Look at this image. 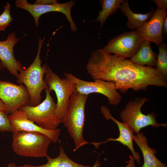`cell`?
<instances>
[{
	"label": "cell",
	"mask_w": 167,
	"mask_h": 167,
	"mask_svg": "<svg viewBox=\"0 0 167 167\" xmlns=\"http://www.w3.org/2000/svg\"><path fill=\"white\" fill-rule=\"evenodd\" d=\"M87 71L94 80L113 82L123 93L130 89L146 91L150 85L167 87V76L156 68L134 64L129 60L105 52L92 51L86 65Z\"/></svg>",
	"instance_id": "1"
},
{
	"label": "cell",
	"mask_w": 167,
	"mask_h": 167,
	"mask_svg": "<svg viewBox=\"0 0 167 167\" xmlns=\"http://www.w3.org/2000/svg\"><path fill=\"white\" fill-rule=\"evenodd\" d=\"M88 95L76 90L71 95L62 120L74 142V151L89 143L84 138L83 133L85 119V107Z\"/></svg>",
	"instance_id": "2"
},
{
	"label": "cell",
	"mask_w": 167,
	"mask_h": 167,
	"mask_svg": "<svg viewBox=\"0 0 167 167\" xmlns=\"http://www.w3.org/2000/svg\"><path fill=\"white\" fill-rule=\"evenodd\" d=\"M45 39V37L39 38L37 53L34 60L27 69H22L19 72L17 78V83L24 84L28 91L30 96V105L32 106H36L40 103L41 92L48 88L44 79L45 64L41 66L40 59V52Z\"/></svg>",
	"instance_id": "3"
},
{
	"label": "cell",
	"mask_w": 167,
	"mask_h": 167,
	"mask_svg": "<svg viewBox=\"0 0 167 167\" xmlns=\"http://www.w3.org/2000/svg\"><path fill=\"white\" fill-rule=\"evenodd\" d=\"M12 148L17 154L25 157H46L48 147L52 142L45 135L35 132H12Z\"/></svg>",
	"instance_id": "4"
},
{
	"label": "cell",
	"mask_w": 167,
	"mask_h": 167,
	"mask_svg": "<svg viewBox=\"0 0 167 167\" xmlns=\"http://www.w3.org/2000/svg\"><path fill=\"white\" fill-rule=\"evenodd\" d=\"M148 100L145 97H138L132 100L126 104L125 109L120 113L122 122L128 125L136 134L142 128L148 126L154 127L167 126L166 123H157L156 113L152 112L145 115L141 112V107Z\"/></svg>",
	"instance_id": "5"
},
{
	"label": "cell",
	"mask_w": 167,
	"mask_h": 167,
	"mask_svg": "<svg viewBox=\"0 0 167 167\" xmlns=\"http://www.w3.org/2000/svg\"><path fill=\"white\" fill-rule=\"evenodd\" d=\"M46 96L44 101L36 106L27 105L19 109L24 111L28 118L39 126L48 130L57 128L62 122L55 111L56 104L48 88L45 89Z\"/></svg>",
	"instance_id": "6"
},
{
	"label": "cell",
	"mask_w": 167,
	"mask_h": 167,
	"mask_svg": "<svg viewBox=\"0 0 167 167\" xmlns=\"http://www.w3.org/2000/svg\"><path fill=\"white\" fill-rule=\"evenodd\" d=\"M45 64L44 81L48 86L49 91L51 92L53 90L55 92L57 103L55 113L62 122L70 97L76 91L75 86L69 79L66 77L61 79L47 64Z\"/></svg>",
	"instance_id": "7"
},
{
	"label": "cell",
	"mask_w": 167,
	"mask_h": 167,
	"mask_svg": "<svg viewBox=\"0 0 167 167\" xmlns=\"http://www.w3.org/2000/svg\"><path fill=\"white\" fill-rule=\"evenodd\" d=\"M65 77L71 80L75 84L76 90L83 94L88 95L92 93H98L105 96L109 103L116 106L120 103L122 96L117 91L113 82L95 79L93 82L80 79L71 74L64 72Z\"/></svg>",
	"instance_id": "8"
},
{
	"label": "cell",
	"mask_w": 167,
	"mask_h": 167,
	"mask_svg": "<svg viewBox=\"0 0 167 167\" xmlns=\"http://www.w3.org/2000/svg\"><path fill=\"white\" fill-rule=\"evenodd\" d=\"M144 40L137 30L126 32L110 39L102 49L106 53L131 58Z\"/></svg>",
	"instance_id": "9"
},
{
	"label": "cell",
	"mask_w": 167,
	"mask_h": 167,
	"mask_svg": "<svg viewBox=\"0 0 167 167\" xmlns=\"http://www.w3.org/2000/svg\"><path fill=\"white\" fill-rule=\"evenodd\" d=\"M15 3L16 7L26 10L31 14L34 19L36 27L39 26V18L41 15L50 12H58L66 16L70 23L71 31L75 32L77 30V27L71 13V9L75 3L74 0L62 3L58 2L52 4H30L27 0H17Z\"/></svg>",
	"instance_id": "10"
},
{
	"label": "cell",
	"mask_w": 167,
	"mask_h": 167,
	"mask_svg": "<svg viewBox=\"0 0 167 167\" xmlns=\"http://www.w3.org/2000/svg\"><path fill=\"white\" fill-rule=\"evenodd\" d=\"M0 99L7 114H11L23 106L30 105V95L23 84L17 85L0 80Z\"/></svg>",
	"instance_id": "11"
},
{
	"label": "cell",
	"mask_w": 167,
	"mask_h": 167,
	"mask_svg": "<svg viewBox=\"0 0 167 167\" xmlns=\"http://www.w3.org/2000/svg\"><path fill=\"white\" fill-rule=\"evenodd\" d=\"M12 128V132L18 131L35 132L42 133L49 137L56 143L59 140L61 129L52 130L43 129L29 120L24 111L18 110L8 116Z\"/></svg>",
	"instance_id": "12"
},
{
	"label": "cell",
	"mask_w": 167,
	"mask_h": 167,
	"mask_svg": "<svg viewBox=\"0 0 167 167\" xmlns=\"http://www.w3.org/2000/svg\"><path fill=\"white\" fill-rule=\"evenodd\" d=\"M101 113L105 119H111L117 125L119 131V135L116 139L109 138L106 140L101 142H92L90 143L93 145L96 148H97L99 145L109 141H116L120 142L123 145L126 146L131 152L133 159L137 164H141V157L139 153L135 151L133 147V141L134 135L132 129L127 124L120 122L115 119L111 114L109 109L105 105H102L101 108Z\"/></svg>",
	"instance_id": "13"
},
{
	"label": "cell",
	"mask_w": 167,
	"mask_h": 167,
	"mask_svg": "<svg viewBox=\"0 0 167 167\" xmlns=\"http://www.w3.org/2000/svg\"><path fill=\"white\" fill-rule=\"evenodd\" d=\"M167 11L156 9L151 18L137 29L144 40L154 43L158 45L163 42L162 31Z\"/></svg>",
	"instance_id": "14"
},
{
	"label": "cell",
	"mask_w": 167,
	"mask_h": 167,
	"mask_svg": "<svg viewBox=\"0 0 167 167\" xmlns=\"http://www.w3.org/2000/svg\"><path fill=\"white\" fill-rule=\"evenodd\" d=\"M19 39L14 32L10 34L6 40L0 41V60L2 66L13 76L18 78L23 69L21 62L17 60L14 54L13 48Z\"/></svg>",
	"instance_id": "15"
},
{
	"label": "cell",
	"mask_w": 167,
	"mask_h": 167,
	"mask_svg": "<svg viewBox=\"0 0 167 167\" xmlns=\"http://www.w3.org/2000/svg\"><path fill=\"white\" fill-rule=\"evenodd\" d=\"M133 140L142 152L144 163L141 167H167L156 156V151L148 145L147 139L143 132L134 135Z\"/></svg>",
	"instance_id": "16"
},
{
	"label": "cell",
	"mask_w": 167,
	"mask_h": 167,
	"mask_svg": "<svg viewBox=\"0 0 167 167\" xmlns=\"http://www.w3.org/2000/svg\"><path fill=\"white\" fill-rule=\"evenodd\" d=\"M151 8L150 11L145 14L135 13L131 10L126 0L120 5L118 9L128 19L127 28L132 30L139 28L151 18L155 11L152 7Z\"/></svg>",
	"instance_id": "17"
},
{
	"label": "cell",
	"mask_w": 167,
	"mask_h": 167,
	"mask_svg": "<svg viewBox=\"0 0 167 167\" xmlns=\"http://www.w3.org/2000/svg\"><path fill=\"white\" fill-rule=\"evenodd\" d=\"M156 57L157 54L152 50L150 42L144 40L137 52L129 60L139 65L153 67L156 66Z\"/></svg>",
	"instance_id": "18"
},
{
	"label": "cell",
	"mask_w": 167,
	"mask_h": 167,
	"mask_svg": "<svg viewBox=\"0 0 167 167\" xmlns=\"http://www.w3.org/2000/svg\"><path fill=\"white\" fill-rule=\"evenodd\" d=\"M60 152L58 156L52 158L48 155L46 157L47 162L42 165H35L25 164L19 166V167H92L89 165H85L76 163L67 155L62 147L61 146L59 148Z\"/></svg>",
	"instance_id": "19"
},
{
	"label": "cell",
	"mask_w": 167,
	"mask_h": 167,
	"mask_svg": "<svg viewBox=\"0 0 167 167\" xmlns=\"http://www.w3.org/2000/svg\"><path fill=\"white\" fill-rule=\"evenodd\" d=\"M125 0H101L99 1L102 9L99 12L97 18L94 20L100 23L102 27L107 18L111 15L114 14L120 5Z\"/></svg>",
	"instance_id": "20"
},
{
	"label": "cell",
	"mask_w": 167,
	"mask_h": 167,
	"mask_svg": "<svg viewBox=\"0 0 167 167\" xmlns=\"http://www.w3.org/2000/svg\"><path fill=\"white\" fill-rule=\"evenodd\" d=\"M158 54L157 56L156 69L167 76V45L163 42L158 46Z\"/></svg>",
	"instance_id": "21"
},
{
	"label": "cell",
	"mask_w": 167,
	"mask_h": 167,
	"mask_svg": "<svg viewBox=\"0 0 167 167\" xmlns=\"http://www.w3.org/2000/svg\"><path fill=\"white\" fill-rule=\"evenodd\" d=\"M4 9L0 15V31H4L11 22L12 19L11 15V6L7 2Z\"/></svg>",
	"instance_id": "22"
},
{
	"label": "cell",
	"mask_w": 167,
	"mask_h": 167,
	"mask_svg": "<svg viewBox=\"0 0 167 167\" xmlns=\"http://www.w3.org/2000/svg\"><path fill=\"white\" fill-rule=\"evenodd\" d=\"M0 132H12L8 116L6 113L1 112H0Z\"/></svg>",
	"instance_id": "23"
},
{
	"label": "cell",
	"mask_w": 167,
	"mask_h": 167,
	"mask_svg": "<svg viewBox=\"0 0 167 167\" xmlns=\"http://www.w3.org/2000/svg\"><path fill=\"white\" fill-rule=\"evenodd\" d=\"M152 1L154 2L156 6L157 9L158 10H167V0H153Z\"/></svg>",
	"instance_id": "24"
},
{
	"label": "cell",
	"mask_w": 167,
	"mask_h": 167,
	"mask_svg": "<svg viewBox=\"0 0 167 167\" xmlns=\"http://www.w3.org/2000/svg\"><path fill=\"white\" fill-rule=\"evenodd\" d=\"M131 159L128 161H126L128 163V164L125 167H135V161L133 158L130 156ZM101 165L100 163L98 160H97L94 163L93 166L92 167H99Z\"/></svg>",
	"instance_id": "25"
},
{
	"label": "cell",
	"mask_w": 167,
	"mask_h": 167,
	"mask_svg": "<svg viewBox=\"0 0 167 167\" xmlns=\"http://www.w3.org/2000/svg\"><path fill=\"white\" fill-rule=\"evenodd\" d=\"M58 2L56 0H37L34 3L40 4H52Z\"/></svg>",
	"instance_id": "26"
},
{
	"label": "cell",
	"mask_w": 167,
	"mask_h": 167,
	"mask_svg": "<svg viewBox=\"0 0 167 167\" xmlns=\"http://www.w3.org/2000/svg\"><path fill=\"white\" fill-rule=\"evenodd\" d=\"M163 33L167 36V16L165 18L163 24L162 28Z\"/></svg>",
	"instance_id": "27"
},
{
	"label": "cell",
	"mask_w": 167,
	"mask_h": 167,
	"mask_svg": "<svg viewBox=\"0 0 167 167\" xmlns=\"http://www.w3.org/2000/svg\"><path fill=\"white\" fill-rule=\"evenodd\" d=\"M0 112H3L6 113V110L5 106L0 99Z\"/></svg>",
	"instance_id": "28"
},
{
	"label": "cell",
	"mask_w": 167,
	"mask_h": 167,
	"mask_svg": "<svg viewBox=\"0 0 167 167\" xmlns=\"http://www.w3.org/2000/svg\"><path fill=\"white\" fill-rule=\"evenodd\" d=\"M7 167H19L15 163H10L8 164Z\"/></svg>",
	"instance_id": "29"
}]
</instances>
